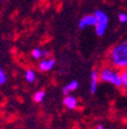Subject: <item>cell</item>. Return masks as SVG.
I'll list each match as a JSON object with an SVG mask.
<instances>
[{
  "instance_id": "obj_1",
  "label": "cell",
  "mask_w": 127,
  "mask_h": 129,
  "mask_svg": "<svg viewBox=\"0 0 127 129\" xmlns=\"http://www.w3.org/2000/svg\"><path fill=\"white\" fill-rule=\"evenodd\" d=\"M109 62L114 68H127V40L114 45L109 53Z\"/></svg>"
},
{
  "instance_id": "obj_2",
  "label": "cell",
  "mask_w": 127,
  "mask_h": 129,
  "mask_svg": "<svg viewBox=\"0 0 127 129\" xmlns=\"http://www.w3.org/2000/svg\"><path fill=\"white\" fill-rule=\"evenodd\" d=\"M98 77L102 82L105 83H110L113 86L120 88L121 86V74L117 69L112 67H104L101 69Z\"/></svg>"
},
{
  "instance_id": "obj_3",
  "label": "cell",
  "mask_w": 127,
  "mask_h": 129,
  "mask_svg": "<svg viewBox=\"0 0 127 129\" xmlns=\"http://www.w3.org/2000/svg\"><path fill=\"white\" fill-rule=\"evenodd\" d=\"M96 17V24H95V30L97 36H103L106 31L108 28V23H109V17L103 11H96L94 13Z\"/></svg>"
},
{
  "instance_id": "obj_4",
  "label": "cell",
  "mask_w": 127,
  "mask_h": 129,
  "mask_svg": "<svg viewBox=\"0 0 127 129\" xmlns=\"http://www.w3.org/2000/svg\"><path fill=\"white\" fill-rule=\"evenodd\" d=\"M96 24V17L95 15H85L81 20L79 21V28L80 29H85L87 27H95Z\"/></svg>"
},
{
  "instance_id": "obj_5",
  "label": "cell",
  "mask_w": 127,
  "mask_h": 129,
  "mask_svg": "<svg viewBox=\"0 0 127 129\" xmlns=\"http://www.w3.org/2000/svg\"><path fill=\"white\" fill-rule=\"evenodd\" d=\"M55 66V60L54 59H44L39 63V69L42 72H49Z\"/></svg>"
},
{
  "instance_id": "obj_6",
  "label": "cell",
  "mask_w": 127,
  "mask_h": 129,
  "mask_svg": "<svg viewBox=\"0 0 127 129\" xmlns=\"http://www.w3.org/2000/svg\"><path fill=\"white\" fill-rule=\"evenodd\" d=\"M98 73L96 70H92L90 73V93H95L96 90H97V84H98Z\"/></svg>"
},
{
  "instance_id": "obj_7",
  "label": "cell",
  "mask_w": 127,
  "mask_h": 129,
  "mask_svg": "<svg viewBox=\"0 0 127 129\" xmlns=\"http://www.w3.org/2000/svg\"><path fill=\"white\" fill-rule=\"evenodd\" d=\"M63 105L69 110H74L78 105V100L74 96H65L63 99Z\"/></svg>"
},
{
  "instance_id": "obj_8",
  "label": "cell",
  "mask_w": 127,
  "mask_h": 129,
  "mask_svg": "<svg viewBox=\"0 0 127 129\" xmlns=\"http://www.w3.org/2000/svg\"><path fill=\"white\" fill-rule=\"evenodd\" d=\"M78 86H79L78 81H71V82H69V83L64 86L62 92H63V94H68V93H70V92L74 91V90H77Z\"/></svg>"
},
{
  "instance_id": "obj_9",
  "label": "cell",
  "mask_w": 127,
  "mask_h": 129,
  "mask_svg": "<svg viewBox=\"0 0 127 129\" xmlns=\"http://www.w3.org/2000/svg\"><path fill=\"white\" fill-rule=\"evenodd\" d=\"M50 55V52L49 51H44L41 48H35L32 51V58L35 59H40V58H44V56H49Z\"/></svg>"
},
{
  "instance_id": "obj_10",
  "label": "cell",
  "mask_w": 127,
  "mask_h": 129,
  "mask_svg": "<svg viewBox=\"0 0 127 129\" xmlns=\"http://www.w3.org/2000/svg\"><path fill=\"white\" fill-rule=\"evenodd\" d=\"M24 78H25V81L29 82V83H33V82L37 80V76H36V73L32 69H28L27 72H25V74H24Z\"/></svg>"
},
{
  "instance_id": "obj_11",
  "label": "cell",
  "mask_w": 127,
  "mask_h": 129,
  "mask_svg": "<svg viewBox=\"0 0 127 129\" xmlns=\"http://www.w3.org/2000/svg\"><path fill=\"white\" fill-rule=\"evenodd\" d=\"M45 96H46L45 91H44V90H39V91H37L35 93V96H33V100H35L36 103H41L42 100L45 99Z\"/></svg>"
},
{
  "instance_id": "obj_12",
  "label": "cell",
  "mask_w": 127,
  "mask_h": 129,
  "mask_svg": "<svg viewBox=\"0 0 127 129\" xmlns=\"http://www.w3.org/2000/svg\"><path fill=\"white\" fill-rule=\"evenodd\" d=\"M120 74H121V86L127 91V68H124Z\"/></svg>"
},
{
  "instance_id": "obj_13",
  "label": "cell",
  "mask_w": 127,
  "mask_h": 129,
  "mask_svg": "<svg viewBox=\"0 0 127 129\" xmlns=\"http://www.w3.org/2000/svg\"><path fill=\"white\" fill-rule=\"evenodd\" d=\"M6 80H7V76H6V73L4 72V69L0 67V85L6 83Z\"/></svg>"
},
{
  "instance_id": "obj_14",
  "label": "cell",
  "mask_w": 127,
  "mask_h": 129,
  "mask_svg": "<svg viewBox=\"0 0 127 129\" xmlns=\"http://www.w3.org/2000/svg\"><path fill=\"white\" fill-rule=\"evenodd\" d=\"M118 20L120 23H127V14L126 13H120L118 15Z\"/></svg>"
},
{
  "instance_id": "obj_15",
  "label": "cell",
  "mask_w": 127,
  "mask_h": 129,
  "mask_svg": "<svg viewBox=\"0 0 127 129\" xmlns=\"http://www.w3.org/2000/svg\"><path fill=\"white\" fill-rule=\"evenodd\" d=\"M96 129H105V128H104V127H102V126H98Z\"/></svg>"
}]
</instances>
